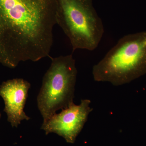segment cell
I'll list each match as a JSON object with an SVG mask.
<instances>
[{
	"instance_id": "cell-7",
	"label": "cell",
	"mask_w": 146,
	"mask_h": 146,
	"mask_svg": "<svg viewBox=\"0 0 146 146\" xmlns=\"http://www.w3.org/2000/svg\"><path fill=\"white\" fill-rule=\"evenodd\" d=\"M1 113H0V119H1Z\"/></svg>"
},
{
	"instance_id": "cell-6",
	"label": "cell",
	"mask_w": 146,
	"mask_h": 146,
	"mask_svg": "<svg viewBox=\"0 0 146 146\" xmlns=\"http://www.w3.org/2000/svg\"><path fill=\"white\" fill-rule=\"evenodd\" d=\"M30 87V83L22 78L9 80L0 86V96L5 105L4 111L12 127H17L23 120L30 119L24 110Z\"/></svg>"
},
{
	"instance_id": "cell-5",
	"label": "cell",
	"mask_w": 146,
	"mask_h": 146,
	"mask_svg": "<svg viewBox=\"0 0 146 146\" xmlns=\"http://www.w3.org/2000/svg\"><path fill=\"white\" fill-rule=\"evenodd\" d=\"M91 102L90 100L85 99L81 100L78 105L74 103L43 123L41 129L44 131L46 135L56 133L64 138L67 143L74 144L92 111Z\"/></svg>"
},
{
	"instance_id": "cell-3",
	"label": "cell",
	"mask_w": 146,
	"mask_h": 146,
	"mask_svg": "<svg viewBox=\"0 0 146 146\" xmlns=\"http://www.w3.org/2000/svg\"><path fill=\"white\" fill-rule=\"evenodd\" d=\"M56 24L63 30L73 51H93L98 46L104 33L100 18L86 0H57Z\"/></svg>"
},
{
	"instance_id": "cell-2",
	"label": "cell",
	"mask_w": 146,
	"mask_h": 146,
	"mask_svg": "<svg viewBox=\"0 0 146 146\" xmlns=\"http://www.w3.org/2000/svg\"><path fill=\"white\" fill-rule=\"evenodd\" d=\"M146 73V31L119 39L98 63L92 74L95 81L114 86L129 83Z\"/></svg>"
},
{
	"instance_id": "cell-4",
	"label": "cell",
	"mask_w": 146,
	"mask_h": 146,
	"mask_svg": "<svg viewBox=\"0 0 146 146\" xmlns=\"http://www.w3.org/2000/svg\"><path fill=\"white\" fill-rule=\"evenodd\" d=\"M51 63L45 73L37 97V106L48 121L59 110L74 103L77 70L72 55L50 57Z\"/></svg>"
},
{
	"instance_id": "cell-1",
	"label": "cell",
	"mask_w": 146,
	"mask_h": 146,
	"mask_svg": "<svg viewBox=\"0 0 146 146\" xmlns=\"http://www.w3.org/2000/svg\"><path fill=\"white\" fill-rule=\"evenodd\" d=\"M51 2L0 0V63L14 68L50 57L56 24Z\"/></svg>"
}]
</instances>
